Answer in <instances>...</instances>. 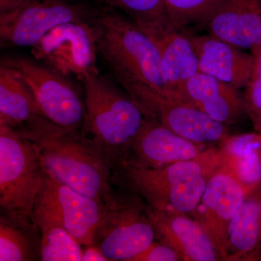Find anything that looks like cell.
Here are the masks:
<instances>
[{
    "label": "cell",
    "mask_w": 261,
    "mask_h": 261,
    "mask_svg": "<svg viewBox=\"0 0 261 261\" xmlns=\"http://www.w3.org/2000/svg\"><path fill=\"white\" fill-rule=\"evenodd\" d=\"M224 160L221 147L211 146L194 159L163 167L121 166L115 171L113 181L140 196L152 210L190 216Z\"/></svg>",
    "instance_id": "6da1fadb"
},
{
    "label": "cell",
    "mask_w": 261,
    "mask_h": 261,
    "mask_svg": "<svg viewBox=\"0 0 261 261\" xmlns=\"http://www.w3.org/2000/svg\"><path fill=\"white\" fill-rule=\"evenodd\" d=\"M85 117L81 135L112 163L114 171L126 158L146 116L128 92L92 72L81 78Z\"/></svg>",
    "instance_id": "7a4b0ae2"
},
{
    "label": "cell",
    "mask_w": 261,
    "mask_h": 261,
    "mask_svg": "<svg viewBox=\"0 0 261 261\" xmlns=\"http://www.w3.org/2000/svg\"><path fill=\"white\" fill-rule=\"evenodd\" d=\"M93 25L97 55L123 89L144 86L170 92L155 43L132 20L111 10L96 14Z\"/></svg>",
    "instance_id": "3957f363"
},
{
    "label": "cell",
    "mask_w": 261,
    "mask_h": 261,
    "mask_svg": "<svg viewBox=\"0 0 261 261\" xmlns=\"http://www.w3.org/2000/svg\"><path fill=\"white\" fill-rule=\"evenodd\" d=\"M43 168L72 190L108 203L116 195L112 163L80 132L57 128L34 141Z\"/></svg>",
    "instance_id": "277c9868"
},
{
    "label": "cell",
    "mask_w": 261,
    "mask_h": 261,
    "mask_svg": "<svg viewBox=\"0 0 261 261\" xmlns=\"http://www.w3.org/2000/svg\"><path fill=\"white\" fill-rule=\"evenodd\" d=\"M40 149L34 141L0 124L1 217L39 233L34 207L42 186Z\"/></svg>",
    "instance_id": "5b68a950"
},
{
    "label": "cell",
    "mask_w": 261,
    "mask_h": 261,
    "mask_svg": "<svg viewBox=\"0 0 261 261\" xmlns=\"http://www.w3.org/2000/svg\"><path fill=\"white\" fill-rule=\"evenodd\" d=\"M115 185L118 190L93 245L110 261H132L156 240L155 231L143 199Z\"/></svg>",
    "instance_id": "8992f818"
},
{
    "label": "cell",
    "mask_w": 261,
    "mask_h": 261,
    "mask_svg": "<svg viewBox=\"0 0 261 261\" xmlns=\"http://www.w3.org/2000/svg\"><path fill=\"white\" fill-rule=\"evenodd\" d=\"M2 65L15 70L30 87L44 116L63 129L80 132L85 117L81 94L65 75L23 58H10Z\"/></svg>",
    "instance_id": "52a82bcc"
},
{
    "label": "cell",
    "mask_w": 261,
    "mask_h": 261,
    "mask_svg": "<svg viewBox=\"0 0 261 261\" xmlns=\"http://www.w3.org/2000/svg\"><path fill=\"white\" fill-rule=\"evenodd\" d=\"M145 116L184 138L202 145L219 146L229 136L227 125L185 102L171 92L134 86L125 89Z\"/></svg>",
    "instance_id": "ba28073f"
},
{
    "label": "cell",
    "mask_w": 261,
    "mask_h": 261,
    "mask_svg": "<svg viewBox=\"0 0 261 261\" xmlns=\"http://www.w3.org/2000/svg\"><path fill=\"white\" fill-rule=\"evenodd\" d=\"M250 191L224 157L190 215L208 235L221 260H226L227 257L230 225Z\"/></svg>",
    "instance_id": "9c48e42d"
},
{
    "label": "cell",
    "mask_w": 261,
    "mask_h": 261,
    "mask_svg": "<svg viewBox=\"0 0 261 261\" xmlns=\"http://www.w3.org/2000/svg\"><path fill=\"white\" fill-rule=\"evenodd\" d=\"M36 204L56 216L83 247L93 245L108 212V203L75 192L44 168Z\"/></svg>",
    "instance_id": "30bf717a"
},
{
    "label": "cell",
    "mask_w": 261,
    "mask_h": 261,
    "mask_svg": "<svg viewBox=\"0 0 261 261\" xmlns=\"http://www.w3.org/2000/svg\"><path fill=\"white\" fill-rule=\"evenodd\" d=\"M32 48L37 59L63 75H76L81 79L98 71L93 23L62 24L48 32Z\"/></svg>",
    "instance_id": "8fae6325"
},
{
    "label": "cell",
    "mask_w": 261,
    "mask_h": 261,
    "mask_svg": "<svg viewBox=\"0 0 261 261\" xmlns=\"http://www.w3.org/2000/svg\"><path fill=\"white\" fill-rule=\"evenodd\" d=\"M92 13L63 0H33L23 8L0 15L2 42L12 47H34L53 29L70 22H88Z\"/></svg>",
    "instance_id": "7c38bea8"
},
{
    "label": "cell",
    "mask_w": 261,
    "mask_h": 261,
    "mask_svg": "<svg viewBox=\"0 0 261 261\" xmlns=\"http://www.w3.org/2000/svg\"><path fill=\"white\" fill-rule=\"evenodd\" d=\"M209 147L211 146L187 140L159 122L146 116L144 124L128 148L124 161L118 168L163 167L194 159Z\"/></svg>",
    "instance_id": "4fadbf2b"
},
{
    "label": "cell",
    "mask_w": 261,
    "mask_h": 261,
    "mask_svg": "<svg viewBox=\"0 0 261 261\" xmlns=\"http://www.w3.org/2000/svg\"><path fill=\"white\" fill-rule=\"evenodd\" d=\"M0 124L33 141L59 128L44 116L30 87L18 73L2 64Z\"/></svg>",
    "instance_id": "5bb4252c"
},
{
    "label": "cell",
    "mask_w": 261,
    "mask_h": 261,
    "mask_svg": "<svg viewBox=\"0 0 261 261\" xmlns=\"http://www.w3.org/2000/svg\"><path fill=\"white\" fill-rule=\"evenodd\" d=\"M156 240L166 244L184 261L221 260L208 235L190 215L161 212L147 206Z\"/></svg>",
    "instance_id": "9a60e30c"
},
{
    "label": "cell",
    "mask_w": 261,
    "mask_h": 261,
    "mask_svg": "<svg viewBox=\"0 0 261 261\" xmlns=\"http://www.w3.org/2000/svg\"><path fill=\"white\" fill-rule=\"evenodd\" d=\"M204 25L211 35L251 51L261 42V0H222Z\"/></svg>",
    "instance_id": "2e32d148"
},
{
    "label": "cell",
    "mask_w": 261,
    "mask_h": 261,
    "mask_svg": "<svg viewBox=\"0 0 261 261\" xmlns=\"http://www.w3.org/2000/svg\"><path fill=\"white\" fill-rule=\"evenodd\" d=\"M175 94L215 121L227 126L236 123L245 113L243 97L238 89L200 72Z\"/></svg>",
    "instance_id": "e0dca14e"
},
{
    "label": "cell",
    "mask_w": 261,
    "mask_h": 261,
    "mask_svg": "<svg viewBox=\"0 0 261 261\" xmlns=\"http://www.w3.org/2000/svg\"><path fill=\"white\" fill-rule=\"evenodd\" d=\"M200 73L236 89L245 87L252 68V54L214 36H190Z\"/></svg>",
    "instance_id": "ac0fdd59"
},
{
    "label": "cell",
    "mask_w": 261,
    "mask_h": 261,
    "mask_svg": "<svg viewBox=\"0 0 261 261\" xmlns=\"http://www.w3.org/2000/svg\"><path fill=\"white\" fill-rule=\"evenodd\" d=\"M147 34L159 49L168 90L176 93L187 81L200 73L198 58L190 35L173 25Z\"/></svg>",
    "instance_id": "d6986e66"
},
{
    "label": "cell",
    "mask_w": 261,
    "mask_h": 261,
    "mask_svg": "<svg viewBox=\"0 0 261 261\" xmlns=\"http://www.w3.org/2000/svg\"><path fill=\"white\" fill-rule=\"evenodd\" d=\"M226 260H261V181L247 193L228 236Z\"/></svg>",
    "instance_id": "ffe728a7"
},
{
    "label": "cell",
    "mask_w": 261,
    "mask_h": 261,
    "mask_svg": "<svg viewBox=\"0 0 261 261\" xmlns=\"http://www.w3.org/2000/svg\"><path fill=\"white\" fill-rule=\"evenodd\" d=\"M34 219L41 233V260H82L83 246L56 216L35 204Z\"/></svg>",
    "instance_id": "44dd1931"
},
{
    "label": "cell",
    "mask_w": 261,
    "mask_h": 261,
    "mask_svg": "<svg viewBox=\"0 0 261 261\" xmlns=\"http://www.w3.org/2000/svg\"><path fill=\"white\" fill-rule=\"evenodd\" d=\"M225 159L234 168L249 190L261 181V135L254 133L229 135L219 145Z\"/></svg>",
    "instance_id": "7402d4cb"
},
{
    "label": "cell",
    "mask_w": 261,
    "mask_h": 261,
    "mask_svg": "<svg viewBox=\"0 0 261 261\" xmlns=\"http://www.w3.org/2000/svg\"><path fill=\"white\" fill-rule=\"evenodd\" d=\"M108 4L123 10L146 33L173 25L163 0H105Z\"/></svg>",
    "instance_id": "603a6c76"
},
{
    "label": "cell",
    "mask_w": 261,
    "mask_h": 261,
    "mask_svg": "<svg viewBox=\"0 0 261 261\" xmlns=\"http://www.w3.org/2000/svg\"><path fill=\"white\" fill-rule=\"evenodd\" d=\"M37 233L10 222L0 220V260L28 261L37 260V247L31 235Z\"/></svg>",
    "instance_id": "cb8c5ba5"
},
{
    "label": "cell",
    "mask_w": 261,
    "mask_h": 261,
    "mask_svg": "<svg viewBox=\"0 0 261 261\" xmlns=\"http://www.w3.org/2000/svg\"><path fill=\"white\" fill-rule=\"evenodd\" d=\"M222 0H163L170 21L183 30L192 23L203 24Z\"/></svg>",
    "instance_id": "d4e9b609"
},
{
    "label": "cell",
    "mask_w": 261,
    "mask_h": 261,
    "mask_svg": "<svg viewBox=\"0 0 261 261\" xmlns=\"http://www.w3.org/2000/svg\"><path fill=\"white\" fill-rule=\"evenodd\" d=\"M253 63L243 96L245 113L255 132L261 134V42L251 50Z\"/></svg>",
    "instance_id": "484cf974"
},
{
    "label": "cell",
    "mask_w": 261,
    "mask_h": 261,
    "mask_svg": "<svg viewBox=\"0 0 261 261\" xmlns=\"http://www.w3.org/2000/svg\"><path fill=\"white\" fill-rule=\"evenodd\" d=\"M132 261H183L172 247L159 240H154Z\"/></svg>",
    "instance_id": "4316f807"
},
{
    "label": "cell",
    "mask_w": 261,
    "mask_h": 261,
    "mask_svg": "<svg viewBox=\"0 0 261 261\" xmlns=\"http://www.w3.org/2000/svg\"><path fill=\"white\" fill-rule=\"evenodd\" d=\"M33 0H0V15L9 14L32 3Z\"/></svg>",
    "instance_id": "83f0119b"
},
{
    "label": "cell",
    "mask_w": 261,
    "mask_h": 261,
    "mask_svg": "<svg viewBox=\"0 0 261 261\" xmlns=\"http://www.w3.org/2000/svg\"><path fill=\"white\" fill-rule=\"evenodd\" d=\"M82 261H110L95 245L84 247Z\"/></svg>",
    "instance_id": "f1b7e54d"
},
{
    "label": "cell",
    "mask_w": 261,
    "mask_h": 261,
    "mask_svg": "<svg viewBox=\"0 0 261 261\" xmlns=\"http://www.w3.org/2000/svg\"><path fill=\"white\" fill-rule=\"evenodd\" d=\"M260 135H261V134H260Z\"/></svg>",
    "instance_id": "f546056e"
}]
</instances>
